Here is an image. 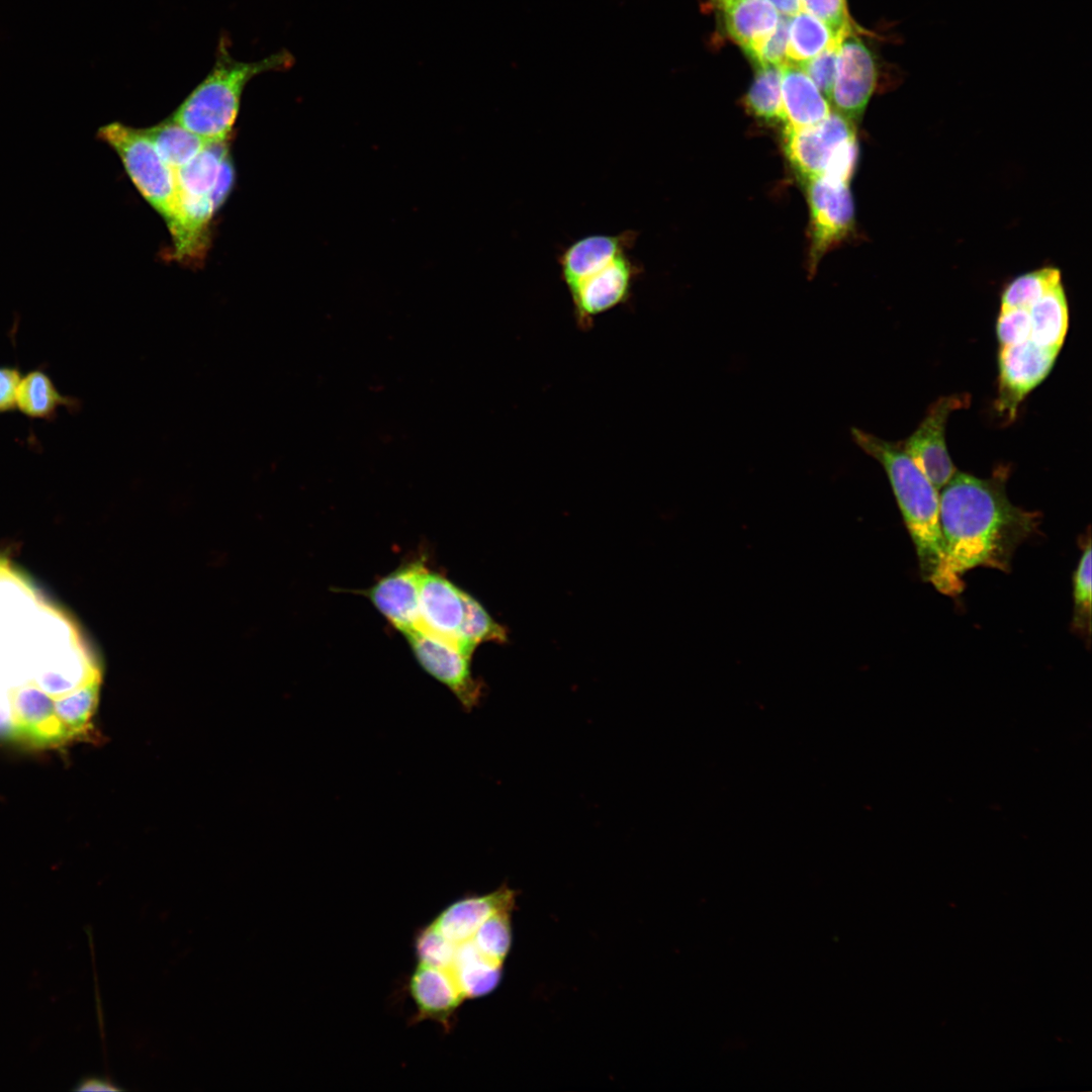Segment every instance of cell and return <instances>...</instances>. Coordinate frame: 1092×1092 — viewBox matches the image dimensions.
Listing matches in <instances>:
<instances>
[{"instance_id":"44dd1931","label":"cell","mask_w":1092,"mask_h":1092,"mask_svg":"<svg viewBox=\"0 0 1092 1092\" xmlns=\"http://www.w3.org/2000/svg\"><path fill=\"white\" fill-rule=\"evenodd\" d=\"M1026 309L1030 315L1028 340L1040 347L1061 351L1069 327L1068 301L1062 283Z\"/></svg>"},{"instance_id":"52a82bcc","label":"cell","mask_w":1092,"mask_h":1092,"mask_svg":"<svg viewBox=\"0 0 1092 1092\" xmlns=\"http://www.w3.org/2000/svg\"><path fill=\"white\" fill-rule=\"evenodd\" d=\"M806 184L811 213L809 270L813 275L824 254L848 235L854 209L849 183L817 176Z\"/></svg>"},{"instance_id":"9c48e42d","label":"cell","mask_w":1092,"mask_h":1092,"mask_svg":"<svg viewBox=\"0 0 1092 1092\" xmlns=\"http://www.w3.org/2000/svg\"><path fill=\"white\" fill-rule=\"evenodd\" d=\"M878 66L873 51L852 29L838 46L836 72L830 102L837 112L858 119L877 85Z\"/></svg>"},{"instance_id":"603a6c76","label":"cell","mask_w":1092,"mask_h":1092,"mask_svg":"<svg viewBox=\"0 0 1092 1092\" xmlns=\"http://www.w3.org/2000/svg\"><path fill=\"white\" fill-rule=\"evenodd\" d=\"M840 39L827 24L802 10L789 19L787 60L800 65Z\"/></svg>"},{"instance_id":"d6986e66","label":"cell","mask_w":1092,"mask_h":1092,"mask_svg":"<svg viewBox=\"0 0 1092 1092\" xmlns=\"http://www.w3.org/2000/svg\"><path fill=\"white\" fill-rule=\"evenodd\" d=\"M17 411L30 420L54 422L60 408L75 414L81 410V400L62 393L40 364L23 374L16 395Z\"/></svg>"},{"instance_id":"83f0119b","label":"cell","mask_w":1092,"mask_h":1092,"mask_svg":"<svg viewBox=\"0 0 1092 1092\" xmlns=\"http://www.w3.org/2000/svg\"><path fill=\"white\" fill-rule=\"evenodd\" d=\"M1074 612L1072 627L1087 639L1091 634V542L1083 548L1073 577Z\"/></svg>"},{"instance_id":"6da1fadb","label":"cell","mask_w":1092,"mask_h":1092,"mask_svg":"<svg viewBox=\"0 0 1092 1092\" xmlns=\"http://www.w3.org/2000/svg\"><path fill=\"white\" fill-rule=\"evenodd\" d=\"M34 590L23 614L18 600L11 609L6 647L0 593V737L59 746L87 735L95 704L83 689L102 670L82 636L64 646L49 642L50 625L61 612Z\"/></svg>"},{"instance_id":"f546056e","label":"cell","mask_w":1092,"mask_h":1092,"mask_svg":"<svg viewBox=\"0 0 1092 1092\" xmlns=\"http://www.w3.org/2000/svg\"><path fill=\"white\" fill-rule=\"evenodd\" d=\"M838 46L839 42L833 43L816 57L798 65L828 101L835 78Z\"/></svg>"},{"instance_id":"d590c367","label":"cell","mask_w":1092,"mask_h":1092,"mask_svg":"<svg viewBox=\"0 0 1092 1092\" xmlns=\"http://www.w3.org/2000/svg\"><path fill=\"white\" fill-rule=\"evenodd\" d=\"M781 15L792 17L803 10L801 0H768Z\"/></svg>"},{"instance_id":"1f68e13d","label":"cell","mask_w":1092,"mask_h":1092,"mask_svg":"<svg viewBox=\"0 0 1092 1092\" xmlns=\"http://www.w3.org/2000/svg\"><path fill=\"white\" fill-rule=\"evenodd\" d=\"M789 19V16L780 14L776 29L751 58L755 66L767 64L782 66L788 62L786 52Z\"/></svg>"},{"instance_id":"8992f818","label":"cell","mask_w":1092,"mask_h":1092,"mask_svg":"<svg viewBox=\"0 0 1092 1092\" xmlns=\"http://www.w3.org/2000/svg\"><path fill=\"white\" fill-rule=\"evenodd\" d=\"M631 250L624 251L610 260L595 266L584 275L566 286L572 303L576 324L589 328L595 318L626 302L641 267L631 257Z\"/></svg>"},{"instance_id":"4316f807","label":"cell","mask_w":1092,"mask_h":1092,"mask_svg":"<svg viewBox=\"0 0 1092 1092\" xmlns=\"http://www.w3.org/2000/svg\"><path fill=\"white\" fill-rule=\"evenodd\" d=\"M1061 272L1044 267L1015 277L1004 288L1001 308H1029L1050 290L1061 284Z\"/></svg>"},{"instance_id":"d6a6232c","label":"cell","mask_w":1092,"mask_h":1092,"mask_svg":"<svg viewBox=\"0 0 1092 1092\" xmlns=\"http://www.w3.org/2000/svg\"><path fill=\"white\" fill-rule=\"evenodd\" d=\"M22 376L19 364L0 365V415L17 411L16 395Z\"/></svg>"},{"instance_id":"e575fe53","label":"cell","mask_w":1092,"mask_h":1092,"mask_svg":"<svg viewBox=\"0 0 1092 1092\" xmlns=\"http://www.w3.org/2000/svg\"><path fill=\"white\" fill-rule=\"evenodd\" d=\"M78 1091H116L120 1090L114 1083L106 1078L87 1076L82 1078L74 1088Z\"/></svg>"},{"instance_id":"5b68a950","label":"cell","mask_w":1092,"mask_h":1092,"mask_svg":"<svg viewBox=\"0 0 1092 1092\" xmlns=\"http://www.w3.org/2000/svg\"><path fill=\"white\" fill-rule=\"evenodd\" d=\"M97 136L116 153L130 180L170 231L178 214L174 171L144 130L112 122L99 128Z\"/></svg>"},{"instance_id":"ac0fdd59","label":"cell","mask_w":1092,"mask_h":1092,"mask_svg":"<svg viewBox=\"0 0 1092 1092\" xmlns=\"http://www.w3.org/2000/svg\"><path fill=\"white\" fill-rule=\"evenodd\" d=\"M637 234L631 230L618 234H596L579 238L558 256L561 280L567 286L616 255L632 250Z\"/></svg>"},{"instance_id":"7402d4cb","label":"cell","mask_w":1092,"mask_h":1092,"mask_svg":"<svg viewBox=\"0 0 1092 1092\" xmlns=\"http://www.w3.org/2000/svg\"><path fill=\"white\" fill-rule=\"evenodd\" d=\"M229 154L228 140L208 142L192 160L173 170L177 191L191 196H211L220 165Z\"/></svg>"},{"instance_id":"8d00e7d4","label":"cell","mask_w":1092,"mask_h":1092,"mask_svg":"<svg viewBox=\"0 0 1092 1092\" xmlns=\"http://www.w3.org/2000/svg\"><path fill=\"white\" fill-rule=\"evenodd\" d=\"M713 1L715 2V4H716V5H717V6H718V7L720 8V9H722V8H724L725 6H727V5L731 4V3L735 2V1H738V0H713Z\"/></svg>"},{"instance_id":"836d02e7","label":"cell","mask_w":1092,"mask_h":1092,"mask_svg":"<svg viewBox=\"0 0 1092 1092\" xmlns=\"http://www.w3.org/2000/svg\"><path fill=\"white\" fill-rule=\"evenodd\" d=\"M235 182V168L229 154L222 161L218 175L211 192V200L215 212L225 202L228 196L231 194Z\"/></svg>"},{"instance_id":"4fadbf2b","label":"cell","mask_w":1092,"mask_h":1092,"mask_svg":"<svg viewBox=\"0 0 1092 1092\" xmlns=\"http://www.w3.org/2000/svg\"><path fill=\"white\" fill-rule=\"evenodd\" d=\"M427 570L423 558L411 560L369 588L357 593L368 598L379 613L404 634L419 627V588Z\"/></svg>"},{"instance_id":"5bb4252c","label":"cell","mask_w":1092,"mask_h":1092,"mask_svg":"<svg viewBox=\"0 0 1092 1092\" xmlns=\"http://www.w3.org/2000/svg\"><path fill=\"white\" fill-rule=\"evenodd\" d=\"M464 593L444 575L427 570L419 588L418 629L460 649Z\"/></svg>"},{"instance_id":"cb8c5ba5","label":"cell","mask_w":1092,"mask_h":1092,"mask_svg":"<svg viewBox=\"0 0 1092 1092\" xmlns=\"http://www.w3.org/2000/svg\"><path fill=\"white\" fill-rule=\"evenodd\" d=\"M143 130L161 158L173 170L187 164L208 143L181 126L171 117Z\"/></svg>"},{"instance_id":"3957f363","label":"cell","mask_w":1092,"mask_h":1092,"mask_svg":"<svg viewBox=\"0 0 1092 1092\" xmlns=\"http://www.w3.org/2000/svg\"><path fill=\"white\" fill-rule=\"evenodd\" d=\"M850 432L856 445L883 466L915 546L921 577L929 582L943 556L937 489L902 443L886 441L857 428Z\"/></svg>"},{"instance_id":"4dcf8cb0","label":"cell","mask_w":1092,"mask_h":1092,"mask_svg":"<svg viewBox=\"0 0 1092 1092\" xmlns=\"http://www.w3.org/2000/svg\"><path fill=\"white\" fill-rule=\"evenodd\" d=\"M1030 315L1026 308L1000 309L996 322L999 347L1014 345L1028 340Z\"/></svg>"},{"instance_id":"d4e9b609","label":"cell","mask_w":1092,"mask_h":1092,"mask_svg":"<svg viewBox=\"0 0 1092 1092\" xmlns=\"http://www.w3.org/2000/svg\"><path fill=\"white\" fill-rule=\"evenodd\" d=\"M781 80L780 66L756 65L753 82L744 98L746 109L754 117L767 123H784Z\"/></svg>"},{"instance_id":"2e32d148","label":"cell","mask_w":1092,"mask_h":1092,"mask_svg":"<svg viewBox=\"0 0 1092 1092\" xmlns=\"http://www.w3.org/2000/svg\"><path fill=\"white\" fill-rule=\"evenodd\" d=\"M517 893L503 885L484 895H468L447 905L429 924L451 943L470 938L495 910L516 902Z\"/></svg>"},{"instance_id":"ffe728a7","label":"cell","mask_w":1092,"mask_h":1092,"mask_svg":"<svg viewBox=\"0 0 1092 1092\" xmlns=\"http://www.w3.org/2000/svg\"><path fill=\"white\" fill-rule=\"evenodd\" d=\"M721 10L728 34L750 59L776 29L780 18L768 0H738Z\"/></svg>"},{"instance_id":"9a60e30c","label":"cell","mask_w":1092,"mask_h":1092,"mask_svg":"<svg viewBox=\"0 0 1092 1092\" xmlns=\"http://www.w3.org/2000/svg\"><path fill=\"white\" fill-rule=\"evenodd\" d=\"M408 994L416 1006L410 1024L431 1020L449 1032L456 1013L464 1003L450 978L441 970L417 964L407 980Z\"/></svg>"},{"instance_id":"ba28073f","label":"cell","mask_w":1092,"mask_h":1092,"mask_svg":"<svg viewBox=\"0 0 1092 1092\" xmlns=\"http://www.w3.org/2000/svg\"><path fill=\"white\" fill-rule=\"evenodd\" d=\"M403 635L424 670L443 684L465 712H470L480 703L484 684L472 675L470 656L419 629Z\"/></svg>"},{"instance_id":"484cf974","label":"cell","mask_w":1092,"mask_h":1092,"mask_svg":"<svg viewBox=\"0 0 1092 1092\" xmlns=\"http://www.w3.org/2000/svg\"><path fill=\"white\" fill-rule=\"evenodd\" d=\"M464 617L459 633V647L472 657L476 647L484 642L503 644L508 641L507 630L496 623L483 606L464 593Z\"/></svg>"},{"instance_id":"7a4b0ae2","label":"cell","mask_w":1092,"mask_h":1092,"mask_svg":"<svg viewBox=\"0 0 1092 1092\" xmlns=\"http://www.w3.org/2000/svg\"><path fill=\"white\" fill-rule=\"evenodd\" d=\"M1007 469L987 478L958 471L939 493L943 556L930 583L946 596L964 589L976 567L1008 572L1019 545L1037 529L1038 513L1014 506L1006 493Z\"/></svg>"},{"instance_id":"277c9868","label":"cell","mask_w":1092,"mask_h":1092,"mask_svg":"<svg viewBox=\"0 0 1092 1092\" xmlns=\"http://www.w3.org/2000/svg\"><path fill=\"white\" fill-rule=\"evenodd\" d=\"M294 57L287 50L261 60L239 61L221 38L215 62L206 77L190 92L171 118L205 142L226 141L236 122L247 84L260 74L288 70Z\"/></svg>"},{"instance_id":"7c38bea8","label":"cell","mask_w":1092,"mask_h":1092,"mask_svg":"<svg viewBox=\"0 0 1092 1092\" xmlns=\"http://www.w3.org/2000/svg\"><path fill=\"white\" fill-rule=\"evenodd\" d=\"M970 396L949 395L933 402L903 447L919 469L938 490L957 472L945 442L946 422L951 412L968 405Z\"/></svg>"},{"instance_id":"e0dca14e","label":"cell","mask_w":1092,"mask_h":1092,"mask_svg":"<svg viewBox=\"0 0 1092 1092\" xmlns=\"http://www.w3.org/2000/svg\"><path fill=\"white\" fill-rule=\"evenodd\" d=\"M780 67L785 126H811L826 118L830 103L806 73L790 62Z\"/></svg>"},{"instance_id":"8fae6325","label":"cell","mask_w":1092,"mask_h":1092,"mask_svg":"<svg viewBox=\"0 0 1092 1092\" xmlns=\"http://www.w3.org/2000/svg\"><path fill=\"white\" fill-rule=\"evenodd\" d=\"M1059 353L1029 340L999 347L998 413L1012 420L1022 399L1051 373Z\"/></svg>"},{"instance_id":"f1b7e54d","label":"cell","mask_w":1092,"mask_h":1092,"mask_svg":"<svg viewBox=\"0 0 1092 1092\" xmlns=\"http://www.w3.org/2000/svg\"><path fill=\"white\" fill-rule=\"evenodd\" d=\"M803 10L827 24L841 38L853 29L845 0H801Z\"/></svg>"},{"instance_id":"30bf717a","label":"cell","mask_w":1092,"mask_h":1092,"mask_svg":"<svg viewBox=\"0 0 1092 1092\" xmlns=\"http://www.w3.org/2000/svg\"><path fill=\"white\" fill-rule=\"evenodd\" d=\"M855 138L854 121L836 110L811 126H785L783 133L785 154L805 181L823 175L835 152Z\"/></svg>"}]
</instances>
